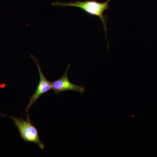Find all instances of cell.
<instances>
[{"instance_id": "6da1fadb", "label": "cell", "mask_w": 157, "mask_h": 157, "mask_svg": "<svg viewBox=\"0 0 157 157\" xmlns=\"http://www.w3.org/2000/svg\"><path fill=\"white\" fill-rule=\"evenodd\" d=\"M111 0H107L104 2H101L97 0H86L78 1L73 2H56L52 3V6L58 7H76L82 10L86 14L91 16H97L100 18L103 24L106 37L107 38V26L108 21V16L104 15L106 10L110 8L109 2Z\"/></svg>"}, {"instance_id": "7a4b0ae2", "label": "cell", "mask_w": 157, "mask_h": 157, "mask_svg": "<svg viewBox=\"0 0 157 157\" xmlns=\"http://www.w3.org/2000/svg\"><path fill=\"white\" fill-rule=\"evenodd\" d=\"M11 118L14 122L21 136L25 142H31L36 144L39 148L44 150L45 146L40 140L39 131L36 127L31 122L29 115L26 114V120L23 118H17L14 116L11 117Z\"/></svg>"}, {"instance_id": "3957f363", "label": "cell", "mask_w": 157, "mask_h": 157, "mask_svg": "<svg viewBox=\"0 0 157 157\" xmlns=\"http://www.w3.org/2000/svg\"><path fill=\"white\" fill-rule=\"evenodd\" d=\"M31 57L33 59L34 61L37 65L39 72L40 79H39V84L38 85L36 89L31 97L29 103L28 104L25 109L26 112L27 113L31 107L35 104L41 96L45 93L48 92L50 90L52 89V82L48 81L42 73L39 60L33 56L31 55Z\"/></svg>"}, {"instance_id": "277c9868", "label": "cell", "mask_w": 157, "mask_h": 157, "mask_svg": "<svg viewBox=\"0 0 157 157\" xmlns=\"http://www.w3.org/2000/svg\"><path fill=\"white\" fill-rule=\"evenodd\" d=\"M70 65H68L67 70L63 76L60 78L52 82V90L56 94H59L62 92L66 91H74L82 94L85 91V88L83 86L77 85L73 84L69 80L68 76V72L70 69Z\"/></svg>"}, {"instance_id": "5b68a950", "label": "cell", "mask_w": 157, "mask_h": 157, "mask_svg": "<svg viewBox=\"0 0 157 157\" xmlns=\"http://www.w3.org/2000/svg\"><path fill=\"white\" fill-rule=\"evenodd\" d=\"M0 114H1V115H4V114H2V113H1V112H0Z\"/></svg>"}]
</instances>
